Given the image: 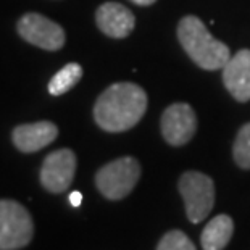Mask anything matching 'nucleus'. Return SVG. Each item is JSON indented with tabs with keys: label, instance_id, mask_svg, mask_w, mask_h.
Returning a JSON list of instances; mask_svg holds the SVG:
<instances>
[{
	"label": "nucleus",
	"instance_id": "obj_4",
	"mask_svg": "<svg viewBox=\"0 0 250 250\" xmlns=\"http://www.w3.org/2000/svg\"><path fill=\"white\" fill-rule=\"evenodd\" d=\"M29 211L15 200H0V250H20L33 241Z\"/></svg>",
	"mask_w": 250,
	"mask_h": 250
},
{
	"label": "nucleus",
	"instance_id": "obj_12",
	"mask_svg": "<svg viewBox=\"0 0 250 250\" xmlns=\"http://www.w3.org/2000/svg\"><path fill=\"white\" fill-rule=\"evenodd\" d=\"M234 232L232 218L218 215L202 231V247L204 250H223L229 244Z\"/></svg>",
	"mask_w": 250,
	"mask_h": 250
},
{
	"label": "nucleus",
	"instance_id": "obj_8",
	"mask_svg": "<svg viewBox=\"0 0 250 250\" xmlns=\"http://www.w3.org/2000/svg\"><path fill=\"white\" fill-rule=\"evenodd\" d=\"M197 131V116L189 104H173L163 111L162 134L169 146L188 144Z\"/></svg>",
	"mask_w": 250,
	"mask_h": 250
},
{
	"label": "nucleus",
	"instance_id": "obj_13",
	"mask_svg": "<svg viewBox=\"0 0 250 250\" xmlns=\"http://www.w3.org/2000/svg\"><path fill=\"white\" fill-rule=\"evenodd\" d=\"M83 78V68L79 63H68L58 71L49 83V92L52 95H62L68 92L71 87L81 81Z\"/></svg>",
	"mask_w": 250,
	"mask_h": 250
},
{
	"label": "nucleus",
	"instance_id": "obj_2",
	"mask_svg": "<svg viewBox=\"0 0 250 250\" xmlns=\"http://www.w3.org/2000/svg\"><path fill=\"white\" fill-rule=\"evenodd\" d=\"M178 39L192 62L204 70H220L231 58L226 44L216 41L202 21L189 15L178 24Z\"/></svg>",
	"mask_w": 250,
	"mask_h": 250
},
{
	"label": "nucleus",
	"instance_id": "obj_14",
	"mask_svg": "<svg viewBox=\"0 0 250 250\" xmlns=\"http://www.w3.org/2000/svg\"><path fill=\"white\" fill-rule=\"evenodd\" d=\"M232 155L237 167H241L242 169H250V123L244 125L241 131L237 132L232 147Z\"/></svg>",
	"mask_w": 250,
	"mask_h": 250
},
{
	"label": "nucleus",
	"instance_id": "obj_6",
	"mask_svg": "<svg viewBox=\"0 0 250 250\" xmlns=\"http://www.w3.org/2000/svg\"><path fill=\"white\" fill-rule=\"evenodd\" d=\"M18 33L26 42L44 50H58L65 44V31L58 23L39 13H26L20 18Z\"/></svg>",
	"mask_w": 250,
	"mask_h": 250
},
{
	"label": "nucleus",
	"instance_id": "obj_10",
	"mask_svg": "<svg viewBox=\"0 0 250 250\" xmlns=\"http://www.w3.org/2000/svg\"><path fill=\"white\" fill-rule=\"evenodd\" d=\"M223 83L237 102L250 100V50L242 49L223 66Z\"/></svg>",
	"mask_w": 250,
	"mask_h": 250
},
{
	"label": "nucleus",
	"instance_id": "obj_17",
	"mask_svg": "<svg viewBox=\"0 0 250 250\" xmlns=\"http://www.w3.org/2000/svg\"><path fill=\"white\" fill-rule=\"evenodd\" d=\"M131 2H134V3H137V5H141V7H147V5L155 3L157 0H131Z\"/></svg>",
	"mask_w": 250,
	"mask_h": 250
},
{
	"label": "nucleus",
	"instance_id": "obj_9",
	"mask_svg": "<svg viewBox=\"0 0 250 250\" xmlns=\"http://www.w3.org/2000/svg\"><path fill=\"white\" fill-rule=\"evenodd\" d=\"M95 21L104 34L113 39H125L136 26L134 13L129 8L116 2H107L100 5L95 12Z\"/></svg>",
	"mask_w": 250,
	"mask_h": 250
},
{
	"label": "nucleus",
	"instance_id": "obj_11",
	"mask_svg": "<svg viewBox=\"0 0 250 250\" xmlns=\"http://www.w3.org/2000/svg\"><path fill=\"white\" fill-rule=\"evenodd\" d=\"M58 136V127L52 121L20 125L13 129L12 139L20 152L33 153L52 144Z\"/></svg>",
	"mask_w": 250,
	"mask_h": 250
},
{
	"label": "nucleus",
	"instance_id": "obj_1",
	"mask_svg": "<svg viewBox=\"0 0 250 250\" xmlns=\"http://www.w3.org/2000/svg\"><path fill=\"white\" fill-rule=\"evenodd\" d=\"M146 110V90L134 83H116L99 95L94 118L104 131L123 132L139 123Z\"/></svg>",
	"mask_w": 250,
	"mask_h": 250
},
{
	"label": "nucleus",
	"instance_id": "obj_3",
	"mask_svg": "<svg viewBox=\"0 0 250 250\" xmlns=\"http://www.w3.org/2000/svg\"><path fill=\"white\" fill-rule=\"evenodd\" d=\"M139 178V162L132 157H121L99 169L95 174V186L108 200H121L131 194Z\"/></svg>",
	"mask_w": 250,
	"mask_h": 250
},
{
	"label": "nucleus",
	"instance_id": "obj_15",
	"mask_svg": "<svg viewBox=\"0 0 250 250\" xmlns=\"http://www.w3.org/2000/svg\"><path fill=\"white\" fill-rule=\"evenodd\" d=\"M157 250H195V246L183 231L174 229L165 234Z\"/></svg>",
	"mask_w": 250,
	"mask_h": 250
},
{
	"label": "nucleus",
	"instance_id": "obj_7",
	"mask_svg": "<svg viewBox=\"0 0 250 250\" xmlns=\"http://www.w3.org/2000/svg\"><path fill=\"white\" fill-rule=\"evenodd\" d=\"M76 155L70 148H60L45 157L41 168V183L52 194H60L70 188L76 173Z\"/></svg>",
	"mask_w": 250,
	"mask_h": 250
},
{
	"label": "nucleus",
	"instance_id": "obj_16",
	"mask_svg": "<svg viewBox=\"0 0 250 250\" xmlns=\"http://www.w3.org/2000/svg\"><path fill=\"white\" fill-rule=\"evenodd\" d=\"M70 204L73 207H79L83 204V194L78 192V190H74V192L70 194Z\"/></svg>",
	"mask_w": 250,
	"mask_h": 250
},
{
	"label": "nucleus",
	"instance_id": "obj_5",
	"mask_svg": "<svg viewBox=\"0 0 250 250\" xmlns=\"http://www.w3.org/2000/svg\"><path fill=\"white\" fill-rule=\"evenodd\" d=\"M179 192L190 223H200L210 215L215 204V184L210 176L199 171L184 173L179 178Z\"/></svg>",
	"mask_w": 250,
	"mask_h": 250
}]
</instances>
